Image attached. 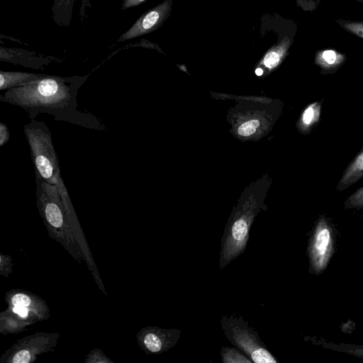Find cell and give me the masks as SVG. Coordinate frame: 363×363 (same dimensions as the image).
<instances>
[{"label": "cell", "mask_w": 363, "mask_h": 363, "mask_svg": "<svg viewBox=\"0 0 363 363\" xmlns=\"http://www.w3.org/2000/svg\"><path fill=\"white\" fill-rule=\"evenodd\" d=\"M86 77H59L47 74L25 86L5 91L0 101L23 108L30 120L47 113L55 120L102 130L104 125L94 115L77 108L78 90Z\"/></svg>", "instance_id": "1"}, {"label": "cell", "mask_w": 363, "mask_h": 363, "mask_svg": "<svg viewBox=\"0 0 363 363\" xmlns=\"http://www.w3.org/2000/svg\"><path fill=\"white\" fill-rule=\"evenodd\" d=\"M23 132L34 164V172L48 183L57 187L67 216L76 215L61 177L57 155L48 125L43 121L33 119L23 125Z\"/></svg>", "instance_id": "2"}, {"label": "cell", "mask_w": 363, "mask_h": 363, "mask_svg": "<svg viewBox=\"0 0 363 363\" xmlns=\"http://www.w3.org/2000/svg\"><path fill=\"white\" fill-rule=\"evenodd\" d=\"M34 174L37 206L50 237L60 242L80 262L84 253L77 245L76 237L72 230L58 189L45 181L37 172H34Z\"/></svg>", "instance_id": "3"}, {"label": "cell", "mask_w": 363, "mask_h": 363, "mask_svg": "<svg viewBox=\"0 0 363 363\" xmlns=\"http://www.w3.org/2000/svg\"><path fill=\"white\" fill-rule=\"evenodd\" d=\"M225 336L255 363H277L258 333L250 327L242 317L231 315L220 320Z\"/></svg>", "instance_id": "4"}, {"label": "cell", "mask_w": 363, "mask_h": 363, "mask_svg": "<svg viewBox=\"0 0 363 363\" xmlns=\"http://www.w3.org/2000/svg\"><path fill=\"white\" fill-rule=\"evenodd\" d=\"M59 333H36L18 340L0 359L6 363H30L45 352L53 351Z\"/></svg>", "instance_id": "5"}, {"label": "cell", "mask_w": 363, "mask_h": 363, "mask_svg": "<svg viewBox=\"0 0 363 363\" xmlns=\"http://www.w3.org/2000/svg\"><path fill=\"white\" fill-rule=\"evenodd\" d=\"M334 251L333 230L327 218L321 216L309 240L308 254L310 269L319 275L326 269Z\"/></svg>", "instance_id": "6"}, {"label": "cell", "mask_w": 363, "mask_h": 363, "mask_svg": "<svg viewBox=\"0 0 363 363\" xmlns=\"http://www.w3.org/2000/svg\"><path fill=\"white\" fill-rule=\"evenodd\" d=\"M181 335L179 329H164L150 326L141 329L137 334L140 347L148 354H161L173 347Z\"/></svg>", "instance_id": "7"}, {"label": "cell", "mask_w": 363, "mask_h": 363, "mask_svg": "<svg viewBox=\"0 0 363 363\" xmlns=\"http://www.w3.org/2000/svg\"><path fill=\"white\" fill-rule=\"evenodd\" d=\"M5 300L9 306H25L41 315L44 319L49 316V309L40 297L29 291L13 289L6 294Z\"/></svg>", "instance_id": "8"}, {"label": "cell", "mask_w": 363, "mask_h": 363, "mask_svg": "<svg viewBox=\"0 0 363 363\" xmlns=\"http://www.w3.org/2000/svg\"><path fill=\"white\" fill-rule=\"evenodd\" d=\"M163 9H154L141 16L121 37L118 42H124L144 35L155 28L162 17Z\"/></svg>", "instance_id": "9"}, {"label": "cell", "mask_w": 363, "mask_h": 363, "mask_svg": "<svg viewBox=\"0 0 363 363\" xmlns=\"http://www.w3.org/2000/svg\"><path fill=\"white\" fill-rule=\"evenodd\" d=\"M47 74L30 73L24 72H5L0 71V90L7 91L9 89L19 87L30 84Z\"/></svg>", "instance_id": "10"}, {"label": "cell", "mask_w": 363, "mask_h": 363, "mask_svg": "<svg viewBox=\"0 0 363 363\" xmlns=\"http://www.w3.org/2000/svg\"><path fill=\"white\" fill-rule=\"evenodd\" d=\"M363 177V150L352 160L337 185L340 191L348 188Z\"/></svg>", "instance_id": "11"}, {"label": "cell", "mask_w": 363, "mask_h": 363, "mask_svg": "<svg viewBox=\"0 0 363 363\" xmlns=\"http://www.w3.org/2000/svg\"><path fill=\"white\" fill-rule=\"evenodd\" d=\"M79 1L85 3L86 0H54L52 11L55 23L61 26H69L74 4Z\"/></svg>", "instance_id": "12"}, {"label": "cell", "mask_w": 363, "mask_h": 363, "mask_svg": "<svg viewBox=\"0 0 363 363\" xmlns=\"http://www.w3.org/2000/svg\"><path fill=\"white\" fill-rule=\"evenodd\" d=\"M345 60V56L334 50H324L316 52L315 62L325 70L338 68Z\"/></svg>", "instance_id": "13"}, {"label": "cell", "mask_w": 363, "mask_h": 363, "mask_svg": "<svg viewBox=\"0 0 363 363\" xmlns=\"http://www.w3.org/2000/svg\"><path fill=\"white\" fill-rule=\"evenodd\" d=\"M312 342L315 345H318L323 348L329 349L333 351L344 352L356 357L363 359V345H351L347 343H335L333 342H327L324 340H317L315 337L312 338Z\"/></svg>", "instance_id": "14"}, {"label": "cell", "mask_w": 363, "mask_h": 363, "mask_svg": "<svg viewBox=\"0 0 363 363\" xmlns=\"http://www.w3.org/2000/svg\"><path fill=\"white\" fill-rule=\"evenodd\" d=\"M221 360L223 363H252V361L243 352L238 350L223 347L220 350Z\"/></svg>", "instance_id": "15"}, {"label": "cell", "mask_w": 363, "mask_h": 363, "mask_svg": "<svg viewBox=\"0 0 363 363\" xmlns=\"http://www.w3.org/2000/svg\"><path fill=\"white\" fill-rule=\"evenodd\" d=\"M320 105L318 102H315L309 105L303 111L301 118V122L304 127L309 128L313 123H315L320 116Z\"/></svg>", "instance_id": "16"}, {"label": "cell", "mask_w": 363, "mask_h": 363, "mask_svg": "<svg viewBox=\"0 0 363 363\" xmlns=\"http://www.w3.org/2000/svg\"><path fill=\"white\" fill-rule=\"evenodd\" d=\"M337 22L347 32L363 38V21L337 20Z\"/></svg>", "instance_id": "17"}, {"label": "cell", "mask_w": 363, "mask_h": 363, "mask_svg": "<svg viewBox=\"0 0 363 363\" xmlns=\"http://www.w3.org/2000/svg\"><path fill=\"white\" fill-rule=\"evenodd\" d=\"M363 207V186L357 189L345 202L346 209Z\"/></svg>", "instance_id": "18"}, {"label": "cell", "mask_w": 363, "mask_h": 363, "mask_svg": "<svg viewBox=\"0 0 363 363\" xmlns=\"http://www.w3.org/2000/svg\"><path fill=\"white\" fill-rule=\"evenodd\" d=\"M257 120H251L242 123L238 130V133L242 136H249L256 131V128L259 126Z\"/></svg>", "instance_id": "19"}, {"label": "cell", "mask_w": 363, "mask_h": 363, "mask_svg": "<svg viewBox=\"0 0 363 363\" xmlns=\"http://www.w3.org/2000/svg\"><path fill=\"white\" fill-rule=\"evenodd\" d=\"M86 362H113L111 359L107 358L99 350H94L86 356L85 359Z\"/></svg>", "instance_id": "20"}, {"label": "cell", "mask_w": 363, "mask_h": 363, "mask_svg": "<svg viewBox=\"0 0 363 363\" xmlns=\"http://www.w3.org/2000/svg\"><path fill=\"white\" fill-rule=\"evenodd\" d=\"M13 262L11 257L1 254V274L8 277L12 272Z\"/></svg>", "instance_id": "21"}, {"label": "cell", "mask_w": 363, "mask_h": 363, "mask_svg": "<svg viewBox=\"0 0 363 363\" xmlns=\"http://www.w3.org/2000/svg\"><path fill=\"white\" fill-rule=\"evenodd\" d=\"M280 61V55L276 52H269L264 57V65L268 68H272L278 65Z\"/></svg>", "instance_id": "22"}, {"label": "cell", "mask_w": 363, "mask_h": 363, "mask_svg": "<svg viewBox=\"0 0 363 363\" xmlns=\"http://www.w3.org/2000/svg\"><path fill=\"white\" fill-rule=\"evenodd\" d=\"M9 131L7 125L3 123H0V146L2 147L7 143L9 140Z\"/></svg>", "instance_id": "23"}, {"label": "cell", "mask_w": 363, "mask_h": 363, "mask_svg": "<svg viewBox=\"0 0 363 363\" xmlns=\"http://www.w3.org/2000/svg\"><path fill=\"white\" fill-rule=\"evenodd\" d=\"M145 0H123L121 9L125 10L138 6Z\"/></svg>", "instance_id": "24"}, {"label": "cell", "mask_w": 363, "mask_h": 363, "mask_svg": "<svg viewBox=\"0 0 363 363\" xmlns=\"http://www.w3.org/2000/svg\"><path fill=\"white\" fill-rule=\"evenodd\" d=\"M255 73L258 76H260L263 73V70L261 69V68H257L256 70H255Z\"/></svg>", "instance_id": "25"}]
</instances>
